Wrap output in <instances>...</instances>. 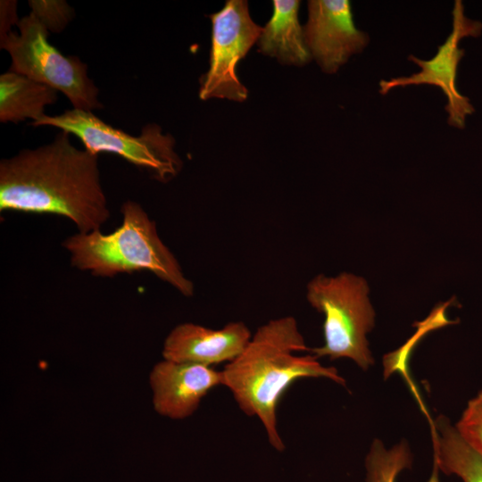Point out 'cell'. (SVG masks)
<instances>
[{
  "instance_id": "cell-6",
  "label": "cell",
  "mask_w": 482,
  "mask_h": 482,
  "mask_svg": "<svg viewBox=\"0 0 482 482\" xmlns=\"http://www.w3.org/2000/svg\"><path fill=\"white\" fill-rule=\"evenodd\" d=\"M29 125L51 126L74 135L86 150L95 154H117L162 182L176 177L182 169V161L174 150L175 139L163 134L157 124L145 125L139 136H132L105 123L92 112L73 108L59 115L46 114Z\"/></svg>"
},
{
  "instance_id": "cell-3",
  "label": "cell",
  "mask_w": 482,
  "mask_h": 482,
  "mask_svg": "<svg viewBox=\"0 0 482 482\" xmlns=\"http://www.w3.org/2000/svg\"><path fill=\"white\" fill-rule=\"evenodd\" d=\"M122 223L110 234L100 229L77 233L62 243L71 253V264L95 276L147 270L170 284L181 295H194V284L160 238L155 222L142 206L131 200L120 209Z\"/></svg>"
},
{
  "instance_id": "cell-18",
  "label": "cell",
  "mask_w": 482,
  "mask_h": 482,
  "mask_svg": "<svg viewBox=\"0 0 482 482\" xmlns=\"http://www.w3.org/2000/svg\"><path fill=\"white\" fill-rule=\"evenodd\" d=\"M17 1L2 0L0 2V38L7 36L13 25H18Z\"/></svg>"
},
{
  "instance_id": "cell-12",
  "label": "cell",
  "mask_w": 482,
  "mask_h": 482,
  "mask_svg": "<svg viewBox=\"0 0 482 482\" xmlns=\"http://www.w3.org/2000/svg\"><path fill=\"white\" fill-rule=\"evenodd\" d=\"M273 12L258 39L259 51L282 63L303 66L312 55L298 19L300 1L273 0Z\"/></svg>"
},
{
  "instance_id": "cell-8",
  "label": "cell",
  "mask_w": 482,
  "mask_h": 482,
  "mask_svg": "<svg viewBox=\"0 0 482 482\" xmlns=\"http://www.w3.org/2000/svg\"><path fill=\"white\" fill-rule=\"evenodd\" d=\"M453 28L445 41L438 46L436 54L428 60L420 59L413 54L408 60L420 67V71L409 76L395 77L380 80L379 93L388 94L395 87L430 85L439 87L447 99L445 107L447 123L456 129L465 128L467 117L474 113L475 108L469 97L462 95L457 87L458 66L465 54L460 48L465 37H478L482 32V23L469 18L461 0L454 1L452 11Z\"/></svg>"
},
{
  "instance_id": "cell-10",
  "label": "cell",
  "mask_w": 482,
  "mask_h": 482,
  "mask_svg": "<svg viewBox=\"0 0 482 482\" xmlns=\"http://www.w3.org/2000/svg\"><path fill=\"white\" fill-rule=\"evenodd\" d=\"M154 410L162 416L182 420L192 415L203 398L223 386L222 370L195 363L164 360L150 373Z\"/></svg>"
},
{
  "instance_id": "cell-14",
  "label": "cell",
  "mask_w": 482,
  "mask_h": 482,
  "mask_svg": "<svg viewBox=\"0 0 482 482\" xmlns=\"http://www.w3.org/2000/svg\"><path fill=\"white\" fill-rule=\"evenodd\" d=\"M434 464L462 482H482V455L460 435L447 418L439 416L432 425Z\"/></svg>"
},
{
  "instance_id": "cell-7",
  "label": "cell",
  "mask_w": 482,
  "mask_h": 482,
  "mask_svg": "<svg viewBox=\"0 0 482 482\" xmlns=\"http://www.w3.org/2000/svg\"><path fill=\"white\" fill-rule=\"evenodd\" d=\"M210 65L200 78L199 97L243 102L248 91L237 76V65L258 41L262 28L252 20L245 0L226 1L222 9L210 15Z\"/></svg>"
},
{
  "instance_id": "cell-13",
  "label": "cell",
  "mask_w": 482,
  "mask_h": 482,
  "mask_svg": "<svg viewBox=\"0 0 482 482\" xmlns=\"http://www.w3.org/2000/svg\"><path fill=\"white\" fill-rule=\"evenodd\" d=\"M58 92L22 74L7 71L0 75V121L35 122L43 118L46 106L54 104Z\"/></svg>"
},
{
  "instance_id": "cell-19",
  "label": "cell",
  "mask_w": 482,
  "mask_h": 482,
  "mask_svg": "<svg viewBox=\"0 0 482 482\" xmlns=\"http://www.w3.org/2000/svg\"><path fill=\"white\" fill-rule=\"evenodd\" d=\"M428 482H439L438 480V468L434 464V470Z\"/></svg>"
},
{
  "instance_id": "cell-17",
  "label": "cell",
  "mask_w": 482,
  "mask_h": 482,
  "mask_svg": "<svg viewBox=\"0 0 482 482\" xmlns=\"http://www.w3.org/2000/svg\"><path fill=\"white\" fill-rule=\"evenodd\" d=\"M455 428L461 437L482 455V390L468 402Z\"/></svg>"
},
{
  "instance_id": "cell-15",
  "label": "cell",
  "mask_w": 482,
  "mask_h": 482,
  "mask_svg": "<svg viewBox=\"0 0 482 482\" xmlns=\"http://www.w3.org/2000/svg\"><path fill=\"white\" fill-rule=\"evenodd\" d=\"M412 465V456L405 442L387 449L374 440L365 459V482H396L398 475Z\"/></svg>"
},
{
  "instance_id": "cell-5",
  "label": "cell",
  "mask_w": 482,
  "mask_h": 482,
  "mask_svg": "<svg viewBox=\"0 0 482 482\" xmlns=\"http://www.w3.org/2000/svg\"><path fill=\"white\" fill-rule=\"evenodd\" d=\"M19 32L0 38V48L12 60L8 71L22 74L62 92L74 109H102L99 89L87 75V66L79 57L62 54L48 41L49 31L31 13L20 19Z\"/></svg>"
},
{
  "instance_id": "cell-1",
  "label": "cell",
  "mask_w": 482,
  "mask_h": 482,
  "mask_svg": "<svg viewBox=\"0 0 482 482\" xmlns=\"http://www.w3.org/2000/svg\"><path fill=\"white\" fill-rule=\"evenodd\" d=\"M0 210L63 216L80 233L100 229L110 210L98 154L75 147L61 130L49 144L1 160Z\"/></svg>"
},
{
  "instance_id": "cell-9",
  "label": "cell",
  "mask_w": 482,
  "mask_h": 482,
  "mask_svg": "<svg viewBox=\"0 0 482 482\" xmlns=\"http://www.w3.org/2000/svg\"><path fill=\"white\" fill-rule=\"evenodd\" d=\"M303 32L312 58L328 74L336 73L370 43L369 35L355 26L348 0L308 1Z\"/></svg>"
},
{
  "instance_id": "cell-4",
  "label": "cell",
  "mask_w": 482,
  "mask_h": 482,
  "mask_svg": "<svg viewBox=\"0 0 482 482\" xmlns=\"http://www.w3.org/2000/svg\"><path fill=\"white\" fill-rule=\"evenodd\" d=\"M306 299L325 316L324 345L311 348L317 358H347L367 370L374 363L366 335L374 327L375 312L366 280L349 272L315 276L306 287Z\"/></svg>"
},
{
  "instance_id": "cell-11",
  "label": "cell",
  "mask_w": 482,
  "mask_h": 482,
  "mask_svg": "<svg viewBox=\"0 0 482 482\" xmlns=\"http://www.w3.org/2000/svg\"><path fill=\"white\" fill-rule=\"evenodd\" d=\"M252 337L243 321H231L213 329L192 322L177 325L163 343L164 360L212 367L235 360Z\"/></svg>"
},
{
  "instance_id": "cell-2",
  "label": "cell",
  "mask_w": 482,
  "mask_h": 482,
  "mask_svg": "<svg viewBox=\"0 0 482 482\" xmlns=\"http://www.w3.org/2000/svg\"><path fill=\"white\" fill-rule=\"evenodd\" d=\"M310 349L296 320L284 316L259 327L244 351L222 370L223 386L245 415L258 418L270 445L278 452L285 444L278 430L277 409L294 382L323 378L345 386L336 368L323 366L311 352L301 354Z\"/></svg>"
},
{
  "instance_id": "cell-16",
  "label": "cell",
  "mask_w": 482,
  "mask_h": 482,
  "mask_svg": "<svg viewBox=\"0 0 482 482\" xmlns=\"http://www.w3.org/2000/svg\"><path fill=\"white\" fill-rule=\"evenodd\" d=\"M30 12L49 32L61 33L75 16L74 9L63 0H30Z\"/></svg>"
}]
</instances>
